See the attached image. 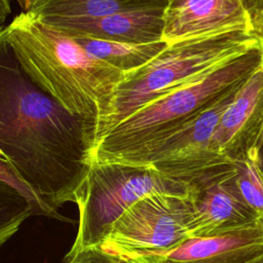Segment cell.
Masks as SVG:
<instances>
[{
	"mask_svg": "<svg viewBox=\"0 0 263 263\" xmlns=\"http://www.w3.org/2000/svg\"><path fill=\"white\" fill-rule=\"evenodd\" d=\"M96 143L97 123L68 112L42 89L0 28V158L58 214L65 202H75Z\"/></svg>",
	"mask_w": 263,
	"mask_h": 263,
	"instance_id": "1",
	"label": "cell"
},
{
	"mask_svg": "<svg viewBox=\"0 0 263 263\" xmlns=\"http://www.w3.org/2000/svg\"><path fill=\"white\" fill-rule=\"evenodd\" d=\"M5 35L29 76L68 112L95 121L98 139L124 72L27 11L5 26Z\"/></svg>",
	"mask_w": 263,
	"mask_h": 263,
	"instance_id": "2",
	"label": "cell"
},
{
	"mask_svg": "<svg viewBox=\"0 0 263 263\" xmlns=\"http://www.w3.org/2000/svg\"><path fill=\"white\" fill-rule=\"evenodd\" d=\"M263 65V44L147 103L96 144L92 162H123L239 88Z\"/></svg>",
	"mask_w": 263,
	"mask_h": 263,
	"instance_id": "3",
	"label": "cell"
},
{
	"mask_svg": "<svg viewBox=\"0 0 263 263\" xmlns=\"http://www.w3.org/2000/svg\"><path fill=\"white\" fill-rule=\"evenodd\" d=\"M260 42L253 31L232 30L168 44L142 67L124 73L111 112L100 126L97 143L147 103L211 72Z\"/></svg>",
	"mask_w": 263,
	"mask_h": 263,
	"instance_id": "4",
	"label": "cell"
},
{
	"mask_svg": "<svg viewBox=\"0 0 263 263\" xmlns=\"http://www.w3.org/2000/svg\"><path fill=\"white\" fill-rule=\"evenodd\" d=\"M154 193L187 195L188 184L150 166L92 162L75 193L79 222L69 254L99 247L112 225L132 204Z\"/></svg>",
	"mask_w": 263,
	"mask_h": 263,
	"instance_id": "5",
	"label": "cell"
},
{
	"mask_svg": "<svg viewBox=\"0 0 263 263\" xmlns=\"http://www.w3.org/2000/svg\"><path fill=\"white\" fill-rule=\"evenodd\" d=\"M192 222L187 195L149 194L117 219L98 248L135 263H146L192 237Z\"/></svg>",
	"mask_w": 263,
	"mask_h": 263,
	"instance_id": "6",
	"label": "cell"
},
{
	"mask_svg": "<svg viewBox=\"0 0 263 263\" xmlns=\"http://www.w3.org/2000/svg\"><path fill=\"white\" fill-rule=\"evenodd\" d=\"M239 88L227 93L197 117L166 137L119 163L150 166L163 175L187 182L193 174L201 170L231 162L214 151L212 138L222 113Z\"/></svg>",
	"mask_w": 263,
	"mask_h": 263,
	"instance_id": "7",
	"label": "cell"
},
{
	"mask_svg": "<svg viewBox=\"0 0 263 263\" xmlns=\"http://www.w3.org/2000/svg\"><path fill=\"white\" fill-rule=\"evenodd\" d=\"M187 184L193 210L192 237L241 229L263 219L241 197L234 162L201 170L193 174Z\"/></svg>",
	"mask_w": 263,
	"mask_h": 263,
	"instance_id": "8",
	"label": "cell"
},
{
	"mask_svg": "<svg viewBox=\"0 0 263 263\" xmlns=\"http://www.w3.org/2000/svg\"><path fill=\"white\" fill-rule=\"evenodd\" d=\"M263 137V65L237 90L212 138L216 153L231 162L255 159Z\"/></svg>",
	"mask_w": 263,
	"mask_h": 263,
	"instance_id": "9",
	"label": "cell"
},
{
	"mask_svg": "<svg viewBox=\"0 0 263 263\" xmlns=\"http://www.w3.org/2000/svg\"><path fill=\"white\" fill-rule=\"evenodd\" d=\"M232 30L254 32L242 0H168L164 10L167 45Z\"/></svg>",
	"mask_w": 263,
	"mask_h": 263,
	"instance_id": "10",
	"label": "cell"
},
{
	"mask_svg": "<svg viewBox=\"0 0 263 263\" xmlns=\"http://www.w3.org/2000/svg\"><path fill=\"white\" fill-rule=\"evenodd\" d=\"M263 256V219L216 235L190 237L146 263H252Z\"/></svg>",
	"mask_w": 263,
	"mask_h": 263,
	"instance_id": "11",
	"label": "cell"
},
{
	"mask_svg": "<svg viewBox=\"0 0 263 263\" xmlns=\"http://www.w3.org/2000/svg\"><path fill=\"white\" fill-rule=\"evenodd\" d=\"M155 6L101 17L62 20L46 23L70 37H89L132 44L163 41L164 10Z\"/></svg>",
	"mask_w": 263,
	"mask_h": 263,
	"instance_id": "12",
	"label": "cell"
},
{
	"mask_svg": "<svg viewBox=\"0 0 263 263\" xmlns=\"http://www.w3.org/2000/svg\"><path fill=\"white\" fill-rule=\"evenodd\" d=\"M167 2L168 0H35L26 11L44 23H51L166 6Z\"/></svg>",
	"mask_w": 263,
	"mask_h": 263,
	"instance_id": "13",
	"label": "cell"
},
{
	"mask_svg": "<svg viewBox=\"0 0 263 263\" xmlns=\"http://www.w3.org/2000/svg\"><path fill=\"white\" fill-rule=\"evenodd\" d=\"M74 39L90 55L124 73L142 67L167 46L164 41L149 44H132L89 37H76Z\"/></svg>",
	"mask_w": 263,
	"mask_h": 263,
	"instance_id": "14",
	"label": "cell"
},
{
	"mask_svg": "<svg viewBox=\"0 0 263 263\" xmlns=\"http://www.w3.org/2000/svg\"><path fill=\"white\" fill-rule=\"evenodd\" d=\"M32 214L31 202L17 190L0 181V245L9 239Z\"/></svg>",
	"mask_w": 263,
	"mask_h": 263,
	"instance_id": "15",
	"label": "cell"
},
{
	"mask_svg": "<svg viewBox=\"0 0 263 263\" xmlns=\"http://www.w3.org/2000/svg\"><path fill=\"white\" fill-rule=\"evenodd\" d=\"M236 184L243 200L256 214L263 218V174L255 159L234 162Z\"/></svg>",
	"mask_w": 263,
	"mask_h": 263,
	"instance_id": "16",
	"label": "cell"
},
{
	"mask_svg": "<svg viewBox=\"0 0 263 263\" xmlns=\"http://www.w3.org/2000/svg\"><path fill=\"white\" fill-rule=\"evenodd\" d=\"M0 181L6 183L11 186L15 190H17L22 195H24L32 204L34 214L36 215H44L51 218H57L60 220H67L61 215L54 214L51 212L37 196L36 194L27 186V184L20 178L13 167L4 159L0 158Z\"/></svg>",
	"mask_w": 263,
	"mask_h": 263,
	"instance_id": "17",
	"label": "cell"
},
{
	"mask_svg": "<svg viewBox=\"0 0 263 263\" xmlns=\"http://www.w3.org/2000/svg\"><path fill=\"white\" fill-rule=\"evenodd\" d=\"M63 263H135L98 247L87 248L74 254H67Z\"/></svg>",
	"mask_w": 263,
	"mask_h": 263,
	"instance_id": "18",
	"label": "cell"
},
{
	"mask_svg": "<svg viewBox=\"0 0 263 263\" xmlns=\"http://www.w3.org/2000/svg\"><path fill=\"white\" fill-rule=\"evenodd\" d=\"M251 17L254 32L259 35L263 30V0H242Z\"/></svg>",
	"mask_w": 263,
	"mask_h": 263,
	"instance_id": "19",
	"label": "cell"
},
{
	"mask_svg": "<svg viewBox=\"0 0 263 263\" xmlns=\"http://www.w3.org/2000/svg\"><path fill=\"white\" fill-rule=\"evenodd\" d=\"M11 13V0H0V28L5 27V23Z\"/></svg>",
	"mask_w": 263,
	"mask_h": 263,
	"instance_id": "20",
	"label": "cell"
},
{
	"mask_svg": "<svg viewBox=\"0 0 263 263\" xmlns=\"http://www.w3.org/2000/svg\"><path fill=\"white\" fill-rule=\"evenodd\" d=\"M256 163L258 165V167L260 168L261 173L263 174V137L261 139V142L259 144V147H258V150H257V153H256Z\"/></svg>",
	"mask_w": 263,
	"mask_h": 263,
	"instance_id": "21",
	"label": "cell"
},
{
	"mask_svg": "<svg viewBox=\"0 0 263 263\" xmlns=\"http://www.w3.org/2000/svg\"><path fill=\"white\" fill-rule=\"evenodd\" d=\"M35 0H17V2L22 5V7L24 8V11H26L30 6L31 4L34 2Z\"/></svg>",
	"mask_w": 263,
	"mask_h": 263,
	"instance_id": "22",
	"label": "cell"
},
{
	"mask_svg": "<svg viewBox=\"0 0 263 263\" xmlns=\"http://www.w3.org/2000/svg\"><path fill=\"white\" fill-rule=\"evenodd\" d=\"M252 263H263V256H261L260 258L256 259V260H255V261H253Z\"/></svg>",
	"mask_w": 263,
	"mask_h": 263,
	"instance_id": "23",
	"label": "cell"
},
{
	"mask_svg": "<svg viewBox=\"0 0 263 263\" xmlns=\"http://www.w3.org/2000/svg\"><path fill=\"white\" fill-rule=\"evenodd\" d=\"M258 37L260 38V40H261V42H262V44H263V30H262L261 33L258 35Z\"/></svg>",
	"mask_w": 263,
	"mask_h": 263,
	"instance_id": "24",
	"label": "cell"
},
{
	"mask_svg": "<svg viewBox=\"0 0 263 263\" xmlns=\"http://www.w3.org/2000/svg\"><path fill=\"white\" fill-rule=\"evenodd\" d=\"M0 246H1V245H0Z\"/></svg>",
	"mask_w": 263,
	"mask_h": 263,
	"instance_id": "25",
	"label": "cell"
}]
</instances>
